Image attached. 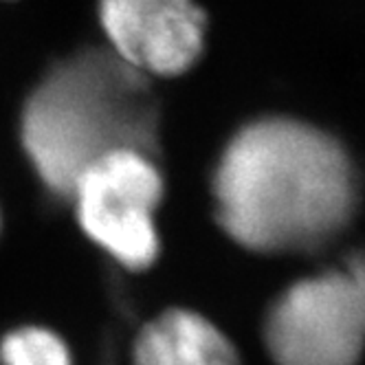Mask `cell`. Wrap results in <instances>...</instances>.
<instances>
[{
    "mask_svg": "<svg viewBox=\"0 0 365 365\" xmlns=\"http://www.w3.org/2000/svg\"><path fill=\"white\" fill-rule=\"evenodd\" d=\"M220 227L259 253H310L341 233L356 207V176L336 139L269 117L245 125L214 174Z\"/></svg>",
    "mask_w": 365,
    "mask_h": 365,
    "instance_id": "6da1fadb",
    "label": "cell"
},
{
    "mask_svg": "<svg viewBox=\"0 0 365 365\" xmlns=\"http://www.w3.org/2000/svg\"><path fill=\"white\" fill-rule=\"evenodd\" d=\"M133 365H240V356L210 319L170 308L139 330Z\"/></svg>",
    "mask_w": 365,
    "mask_h": 365,
    "instance_id": "8992f818",
    "label": "cell"
},
{
    "mask_svg": "<svg viewBox=\"0 0 365 365\" xmlns=\"http://www.w3.org/2000/svg\"><path fill=\"white\" fill-rule=\"evenodd\" d=\"M156 101L148 77L113 51H84L51 71L22 113V143L46 182L71 196L77 176L101 154H152Z\"/></svg>",
    "mask_w": 365,
    "mask_h": 365,
    "instance_id": "7a4b0ae2",
    "label": "cell"
},
{
    "mask_svg": "<svg viewBox=\"0 0 365 365\" xmlns=\"http://www.w3.org/2000/svg\"><path fill=\"white\" fill-rule=\"evenodd\" d=\"M365 297L356 262L286 289L264 319V344L277 365H356L363 352Z\"/></svg>",
    "mask_w": 365,
    "mask_h": 365,
    "instance_id": "3957f363",
    "label": "cell"
},
{
    "mask_svg": "<svg viewBox=\"0 0 365 365\" xmlns=\"http://www.w3.org/2000/svg\"><path fill=\"white\" fill-rule=\"evenodd\" d=\"M113 53L148 75L172 77L194 66L205 46V14L194 0H99Z\"/></svg>",
    "mask_w": 365,
    "mask_h": 365,
    "instance_id": "5b68a950",
    "label": "cell"
},
{
    "mask_svg": "<svg viewBox=\"0 0 365 365\" xmlns=\"http://www.w3.org/2000/svg\"><path fill=\"white\" fill-rule=\"evenodd\" d=\"M86 236L133 271L148 269L159 253L154 212L163 178L152 156L119 148L101 154L77 176L71 196Z\"/></svg>",
    "mask_w": 365,
    "mask_h": 365,
    "instance_id": "277c9868",
    "label": "cell"
},
{
    "mask_svg": "<svg viewBox=\"0 0 365 365\" xmlns=\"http://www.w3.org/2000/svg\"><path fill=\"white\" fill-rule=\"evenodd\" d=\"M3 365H73L62 339L46 328L24 326L0 341Z\"/></svg>",
    "mask_w": 365,
    "mask_h": 365,
    "instance_id": "52a82bcc",
    "label": "cell"
}]
</instances>
